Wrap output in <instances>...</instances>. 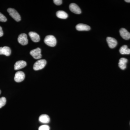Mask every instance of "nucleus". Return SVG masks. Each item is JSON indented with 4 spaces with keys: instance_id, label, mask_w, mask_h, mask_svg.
I'll list each match as a JSON object with an SVG mask.
<instances>
[{
    "instance_id": "obj_1",
    "label": "nucleus",
    "mask_w": 130,
    "mask_h": 130,
    "mask_svg": "<svg viewBox=\"0 0 130 130\" xmlns=\"http://www.w3.org/2000/svg\"><path fill=\"white\" fill-rule=\"evenodd\" d=\"M44 42L48 46L52 47L55 46L57 43L56 38L52 35H48L46 36L44 39Z\"/></svg>"
},
{
    "instance_id": "obj_2",
    "label": "nucleus",
    "mask_w": 130,
    "mask_h": 130,
    "mask_svg": "<svg viewBox=\"0 0 130 130\" xmlns=\"http://www.w3.org/2000/svg\"><path fill=\"white\" fill-rule=\"evenodd\" d=\"M46 63V61L45 59L39 60L34 64L33 69L35 71L42 70L45 67Z\"/></svg>"
},
{
    "instance_id": "obj_3",
    "label": "nucleus",
    "mask_w": 130,
    "mask_h": 130,
    "mask_svg": "<svg viewBox=\"0 0 130 130\" xmlns=\"http://www.w3.org/2000/svg\"><path fill=\"white\" fill-rule=\"evenodd\" d=\"M7 12L9 13L10 16L14 19L15 21L19 22L21 20V16L15 9L9 8L7 9Z\"/></svg>"
},
{
    "instance_id": "obj_4",
    "label": "nucleus",
    "mask_w": 130,
    "mask_h": 130,
    "mask_svg": "<svg viewBox=\"0 0 130 130\" xmlns=\"http://www.w3.org/2000/svg\"><path fill=\"white\" fill-rule=\"evenodd\" d=\"M41 51V49L38 47L31 50L30 54L35 59H39L42 58Z\"/></svg>"
},
{
    "instance_id": "obj_5",
    "label": "nucleus",
    "mask_w": 130,
    "mask_h": 130,
    "mask_svg": "<svg viewBox=\"0 0 130 130\" xmlns=\"http://www.w3.org/2000/svg\"><path fill=\"white\" fill-rule=\"evenodd\" d=\"M18 41L22 45H27L28 43L27 35L25 33L20 34L18 38Z\"/></svg>"
},
{
    "instance_id": "obj_6",
    "label": "nucleus",
    "mask_w": 130,
    "mask_h": 130,
    "mask_svg": "<svg viewBox=\"0 0 130 130\" xmlns=\"http://www.w3.org/2000/svg\"><path fill=\"white\" fill-rule=\"evenodd\" d=\"M25 78V74L23 72L19 71L15 73L14 80L17 83H20Z\"/></svg>"
},
{
    "instance_id": "obj_7",
    "label": "nucleus",
    "mask_w": 130,
    "mask_h": 130,
    "mask_svg": "<svg viewBox=\"0 0 130 130\" xmlns=\"http://www.w3.org/2000/svg\"><path fill=\"white\" fill-rule=\"evenodd\" d=\"M70 11L75 14H79L81 13V9L76 4L72 3L70 4L69 6Z\"/></svg>"
},
{
    "instance_id": "obj_8",
    "label": "nucleus",
    "mask_w": 130,
    "mask_h": 130,
    "mask_svg": "<svg viewBox=\"0 0 130 130\" xmlns=\"http://www.w3.org/2000/svg\"><path fill=\"white\" fill-rule=\"evenodd\" d=\"M107 42L108 46L110 48H113L115 47L118 44L117 40L113 38L107 37Z\"/></svg>"
},
{
    "instance_id": "obj_9",
    "label": "nucleus",
    "mask_w": 130,
    "mask_h": 130,
    "mask_svg": "<svg viewBox=\"0 0 130 130\" xmlns=\"http://www.w3.org/2000/svg\"><path fill=\"white\" fill-rule=\"evenodd\" d=\"M119 32L121 37L123 39L125 40L130 39V33L125 28H121Z\"/></svg>"
},
{
    "instance_id": "obj_10",
    "label": "nucleus",
    "mask_w": 130,
    "mask_h": 130,
    "mask_svg": "<svg viewBox=\"0 0 130 130\" xmlns=\"http://www.w3.org/2000/svg\"><path fill=\"white\" fill-rule=\"evenodd\" d=\"M27 65L26 62L23 60H20L17 61L14 65V69L18 70L22 69L25 67Z\"/></svg>"
},
{
    "instance_id": "obj_11",
    "label": "nucleus",
    "mask_w": 130,
    "mask_h": 130,
    "mask_svg": "<svg viewBox=\"0 0 130 130\" xmlns=\"http://www.w3.org/2000/svg\"><path fill=\"white\" fill-rule=\"evenodd\" d=\"M11 51L9 47L5 46L0 47V55H4L6 56L11 55Z\"/></svg>"
},
{
    "instance_id": "obj_12",
    "label": "nucleus",
    "mask_w": 130,
    "mask_h": 130,
    "mask_svg": "<svg viewBox=\"0 0 130 130\" xmlns=\"http://www.w3.org/2000/svg\"><path fill=\"white\" fill-rule=\"evenodd\" d=\"M29 35L32 41L35 42H38L40 41V36L37 33L33 31H30L29 33Z\"/></svg>"
},
{
    "instance_id": "obj_13",
    "label": "nucleus",
    "mask_w": 130,
    "mask_h": 130,
    "mask_svg": "<svg viewBox=\"0 0 130 130\" xmlns=\"http://www.w3.org/2000/svg\"><path fill=\"white\" fill-rule=\"evenodd\" d=\"M76 28L77 30L78 31H89L90 29V26L83 24H78L76 26Z\"/></svg>"
},
{
    "instance_id": "obj_14",
    "label": "nucleus",
    "mask_w": 130,
    "mask_h": 130,
    "mask_svg": "<svg viewBox=\"0 0 130 130\" xmlns=\"http://www.w3.org/2000/svg\"><path fill=\"white\" fill-rule=\"evenodd\" d=\"M128 60L125 58H121L119 61V66L120 69L124 70L126 68Z\"/></svg>"
},
{
    "instance_id": "obj_15",
    "label": "nucleus",
    "mask_w": 130,
    "mask_h": 130,
    "mask_svg": "<svg viewBox=\"0 0 130 130\" xmlns=\"http://www.w3.org/2000/svg\"><path fill=\"white\" fill-rule=\"evenodd\" d=\"M39 120L41 123L47 124L50 121V118L48 115L46 114L41 115L39 118Z\"/></svg>"
},
{
    "instance_id": "obj_16",
    "label": "nucleus",
    "mask_w": 130,
    "mask_h": 130,
    "mask_svg": "<svg viewBox=\"0 0 130 130\" xmlns=\"http://www.w3.org/2000/svg\"><path fill=\"white\" fill-rule=\"evenodd\" d=\"M119 52L121 54H130V49L128 48V46L124 45L120 47Z\"/></svg>"
},
{
    "instance_id": "obj_17",
    "label": "nucleus",
    "mask_w": 130,
    "mask_h": 130,
    "mask_svg": "<svg viewBox=\"0 0 130 130\" xmlns=\"http://www.w3.org/2000/svg\"><path fill=\"white\" fill-rule=\"evenodd\" d=\"M57 17L61 19H66L68 17V14L63 11H59L56 13Z\"/></svg>"
},
{
    "instance_id": "obj_18",
    "label": "nucleus",
    "mask_w": 130,
    "mask_h": 130,
    "mask_svg": "<svg viewBox=\"0 0 130 130\" xmlns=\"http://www.w3.org/2000/svg\"><path fill=\"white\" fill-rule=\"evenodd\" d=\"M6 103V99L5 97L0 98V108L5 106Z\"/></svg>"
},
{
    "instance_id": "obj_19",
    "label": "nucleus",
    "mask_w": 130,
    "mask_h": 130,
    "mask_svg": "<svg viewBox=\"0 0 130 130\" xmlns=\"http://www.w3.org/2000/svg\"><path fill=\"white\" fill-rule=\"evenodd\" d=\"M50 128L48 125H44L41 126L38 128V130H50Z\"/></svg>"
},
{
    "instance_id": "obj_20",
    "label": "nucleus",
    "mask_w": 130,
    "mask_h": 130,
    "mask_svg": "<svg viewBox=\"0 0 130 130\" xmlns=\"http://www.w3.org/2000/svg\"><path fill=\"white\" fill-rule=\"evenodd\" d=\"M7 21L6 18L3 14L0 12V21L2 22H5Z\"/></svg>"
},
{
    "instance_id": "obj_21",
    "label": "nucleus",
    "mask_w": 130,
    "mask_h": 130,
    "mask_svg": "<svg viewBox=\"0 0 130 130\" xmlns=\"http://www.w3.org/2000/svg\"><path fill=\"white\" fill-rule=\"evenodd\" d=\"M53 1L54 3L58 6L61 5L62 3V0H54Z\"/></svg>"
},
{
    "instance_id": "obj_22",
    "label": "nucleus",
    "mask_w": 130,
    "mask_h": 130,
    "mask_svg": "<svg viewBox=\"0 0 130 130\" xmlns=\"http://www.w3.org/2000/svg\"><path fill=\"white\" fill-rule=\"evenodd\" d=\"M3 31L2 28L0 26V37L3 36Z\"/></svg>"
},
{
    "instance_id": "obj_23",
    "label": "nucleus",
    "mask_w": 130,
    "mask_h": 130,
    "mask_svg": "<svg viewBox=\"0 0 130 130\" xmlns=\"http://www.w3.org/2000/svg\"><path fill=\"white\" fill-rule=\"evenodd\" d=\"M125 1L127 3H130V0H125Z\"/></svg>"
},
{
    "instance_id": "obj_24",
    "label": "nucleus",
    "mask_w": 130,
    "mask_h": 130,
    "mask_svg": "<svg viewBox=\"0 0 130 130\" xmlns=\"http://www.w3.org/2000/svg\"><path fill=\"white\" fill-rule=\"evenodd\" d=\"M1 91L0 90V94H1Z\"/></svg>"
}]
</instances>
